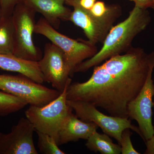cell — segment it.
<instances>
[{
  "instance_id": "cell-14",
  "label": "cell",
  "mask_w": 154,
  "mask_h": 154,
  "mask_svg": "<svg viewBox=\"0 0 154 154\" xmlns=\"http://www.w3.org/2000/svg\"><path fill=\"white\" fill-rule=\"evenodd\" d=\"M0 68L19 73L39 84L45 82L38 61L25 60L14 54H0Z\"/></svg>"
},
{
  "instance_id": "cell-10",
  "label": "cell",
  "mask_w": 154,
  "mask_h": 154,
  "mask_svg": "<svg viewBox=\"0 0 154 154\" xmlns=\"http://www.w3.org/2000/svg\"><path fill=\"white\" fill-rule=\"evenodd\" d=\"M154 68V64L151 66L143 88L128 107V118L137 122L145 143L154 134V127L152 120L154 96V82L152 75Z\"/></svg>"
},
{
  "instance_id": "cell-16",
  "label": "cell",
  "mask_w": 154,
  "mask_h": 154,
  "mask_svg": "<svg viewBox=\"0 0 154 154\" xmlns=\"http://www.w3.org/2000/svg\"><path fill=\"white\" fill-rule=\"evenodd\" d=\"M15 30L12 16L4 17L0 22V54H14Z\"/></svg>"
},
{
  "instance_id": "cell-23",
  "label": "cell",
  "mask_w": 154,
  "mask_h": 154,
  "mask_svg": "<svg viewBox=\"0 0 154 154\" xmlns=\"http://www.w3.org/2000/svg\"><path fill=\"white\" fill-rule=\"evenodd\" d=\"M96 2V0H79L81 6L87 10H91Z\"/></svg>"
},
{
  "instance_id": "cell-15",
  "label": "cell",
  "mask_w": 154,
  "mask_h": 154,
  "mask_svg": "<svg viewBox=\"0 0 154 154\" xmlns=\"http://www.w3.org/2000/svg\"><path fill=\"white\" fill-rule=\"evenodd\" d=\"M87 148L90 150L102 154H121V146L113 143L110 136L106 134H99L95 131L87 140Z\"/></svg>"
},
{
  "instance_id": "cell-9",
  "label": "cell",
  "mask_w": 154,
  "mask_h": 154,
  "mask_svg": "<svg viewBox=\"0 0 154 154\" xmlns=\"http://www.w3.org/2000/svg\"><path fill=\"white\" fill-rule=\"evenodd\" d=\"M38 63L45 82L51 84L60 93L68 83L72 82L71 73L66 57L52 42L45 45L44 54Z\"/></svg>"
},
{
  "instance_id": "cell-2",
  "label": "cell",
  "mask_w": 154,
  "mask_h": 154,
  "mask_svg": "<svg viewBox=\"0 0 154 154\" xmlns=\"http://www.w3.org/2000/svg\"><path fill=\"white\" fill-rule=\"evenodd\" d=\"M150 21V16L147 10L134 6L126 19L110 29L100 50L77 66L74 73L87 71L109 58L126 52L131 47L135 36L147 28Z\"/></svg>"
},
{
  "instance_id": "cell-18",
  "label": "cell",
  "mask_w": 154,
  "mask_h": 154,
  "mask_svg": "<svg viewBox=\"0 0 154 154\" xmlns=\"http://www.w3.org/2000/svg\"><path fill=\"white\" fill-rule=\"evenodd\" d=\"M38 135V147L39 152L44 154H64L66 153L59 148L53 138L40 131H35Z\"/></svg>"
},
{
  "instance_id": "cell-8",
  "label": "cell",
  "mask_w": 154,
  "mask_h": 154,
  "mask_svg": "<svg viewBox=\"0 0 154 154\" xmlns=\"http://www.w3.org/2000/svg\"><path fill=\"white\" fill-rule=\"evenodd\" d=\"M66 5L73 8L69 21L82 29L89 42L96 45L103 42L121 13L103 18L95 17L80 5L79 0H67Z\"/></svg>"
},
{
  "instance_id": "cell-11",
  "label": "cell",
  "mask_w": 154,
  "mask_h": 154,
  "mask_svg": "<svg viewBox=\"0 0 154 154\" xmlns=\"http://www.w3.org/2000/svg\"><path fill=\"white\" fill-rule=\"evenodd\" d=\"M34 131L28 119L22 117L9 133L0 131V154H38L33 141Z\"/></svg>"
},
{
  "instance_id": "cell-12",
  "label": "cell",
  "mask_w": 154,
  "mask_h": 154,
  "mask_svg": "<svg viewBox=\"0 0 154 154\" xmlns=\"http://www.w3.org/2000/svg\"><path fill=\"white\" fill-rule=\"evenodd\" d=\"M36 13L41 14L48 23L57 30L61 21H69L72 11L66 7L67 0H22Z\"/></svg>"
},
{
  "instance_id": "cell-21",
  "label": "cell",
  "mask_w": 154,
  "mask_h": 154,
  "mask_svg": "<svg viewBox=\"0 0 154 154\" xmlns=\"http://www.w3.org/2000/svg\"><path fill=\"white\" fill-rule=\"evenodd\" d=\"M134 2L135 7L147 10L148 8L154 9V0H129Z\"/></svg>"
},
{
  "instance_id": "cell-1",
  "label": "cell",
  "mask_w": 154,
  "mask_h": 154,
  "mask_svg": "<svg viewBox=\"0 0 154 154\" xmlns=\"http://www.w3.org/2000/svg\"><path fill=\"white\" fill-rule=\"evenodd\" d=\"M153 64L154 52L131 47L94 66L88 81L71 83L67 99L88 102L112 116L128 118V105L143 88Z\"/></svg>"
},
{
  "instance_id": "cell-24",
  "label": "cell",
  "mask_w": 154,
  "mask_h": 154,
  "mask_svg": "<svg viewBox=\"0 0 154 154\" xmlns=\"http://www.w3.org/2000/svg\"><path fill=\"white\" fill-rule=\"evenodd\" d=\"M4 18L3 16L2 11V6H1V3H0V22L1 20Z\"/></svg>"
},
{
  "instance_id": "cell-7",
  "label": "cell",
  "mask_w": 154,
  "mask_h": 154,
  "mask_svg": "<svg viewBox=\"0 0 154 154\" xmlns=\"http://www.w3.org/2000/svg\"><path fill=\"white\" fill-rule=\"evenodd\" d=\"M67 103L80 119L87 122H94L104 133L115 139L119 144L122 133L127 128L137 133L142 138L139 128L133 125L129 118L106 115L99 111L96 106L87 102L67 99Z\"/></svg>"
},
{
  "instance_id": "cell-19",
  "label": "cell",
  "mask_w": 154,
  "mask_h": 154,
  "mask_svg": "<svg viewBox=\"0 0 154 154\" xmlns=\"http://www.w3.org/2000/svg\"><path fill=\"white\" fill-rule=\"evenodd\" d=\"M132 133L129 128H127L123 131L121 136L120 145L121 147V154H140L134 147L131 142V137Z\"/></svg>"
},
{
  "instance_id": "cell-3",
  "label": "cell",
  "mask_w": 154,
  "mask_h": 154,
  "mask_svg": "<svg viewBox=\"0 0 154 154\" xmlns=\"http://www.w3.org/2000/svg\"><path fill=\"white\" fill-rule=\"evenodd\" d=\"M69 82L58 97L43 107L30 105L25 111L26 118L33 124L35 131L49 135L57 143L58 133L73 110L67 103Z\"/></svg>"
},
{
  "instance_id": "cell-4",
  "label": "cell",
  "mask_w": 154,
  "mask_h": 154,
  "mask_svg": "<svg viewBox=\"0 0 154 154\" xmlns=\"http://www.w3.org/2000/svg\"><path fill=\"white\" fill-rule=\"evenodd\" d=\"M34 33L46 37L63 51L70 69L71 77L77 66L94 56L98 51L96 45L88 40L73 39L59 33L43 17L36 22Z\"/></svg>"
},
{
  "instance_id": "cell-22",
  "label": "cell",
  "mask_w": 154,
  "mask_h": 154,
  "mask_svg": "<svg viewBox=\"0 0 154 154\" xmlns=\"http://www.w3.org/2000/svg\"><path fill=\"white\" fill-rule=\"evenodd\" d=\"M146 149L145 154H154V134L150 139L145 143Z\"/></svg>"
},
{
  "instance_id": "cell-13",
  "label": "cell",
  "mask_w": 154,
  "mask_h": 154,
  "mask_svg": "<svg viewBox=\"0 0 154 154\" xmlns=\"http://www.w3.org/2000/svg\"><path fill=\"white\" fill-rule=\"evenodd\" d=\"M98 125L94 122H87L80 119L72 112L58 133V146L80 139L87 140L97 131Z\"/></svg>"
},
{
  "instance_id": "cell-25",
  "label": "cell",
  "mask_w": 154,
  "mask_h": 154,
  "mask_svg": "<svg viewBox=\"0 0 154 154\" xmlns=\"http://www.w3.org/2000/svg\"><path fill=\"white\" fill-rule=\"evenodd\" d=\"M154 100H153V108H154Z\"/></svg>"
},
{
  "instance_id": "cell-5",
  "label": "cell",
  "mask_w": 154,
  "mask_h": 154,
  "mask_svg": "<svg viewBox=\"0 0 154 154\" xmlns=\"http://www.w3.org/2000/svg\"><path fill=\"white\" fill-rule=\"evenodd\" d=\"M36 14L22 2L15 7L12 17L15 30L14 55L25 60L37 62L42 54L33 40Z\"/></svg>"
},
{
  "instance_id": "cell-20",
  "label": "cell",
  "mask_w": 154,
  "mask_h": 154,
  "mask_svg": "<svg viewBox=\"0 0 154 154\" xmlns=\"http://www.w3.org/2000/svg\"><path fill=\"white\" fill-rule=\"evenodd\" d=\"M22 2V0H0L3 17L12 16L15 7Z\"/></svg>"
},
{
  "instance_id": "cell-17",
  "label": "cell",
  "mask_w": 154,
  "mask_h": 154,
  "mask_svg": "<svg viewBox=\"0 0 154 154\" xmlns=\"http://www.w3.org/2000/svg\"><path fill=\"white\" fill-rule=\"evenodd\" d=\"M28 105L26 101L4 91H0V116L18 112Z\"/></svg>"
},
{
  "instance_id": "cell-6",
  "label": "cell",
  "mask_w": 154,
  "mask_h": 154,
  "mask_svg": "<svg viewBox=\"0 0 154 154\" xmlns=\"http://www.w3.org/2000/svg\"><path fill=\"white\" fill-rule=\"evenodd\" d=\"M0 90L23 99L28 105L37 107L47 105L61 93L21 74H0Z\"/></svg>"
}]
</instances>
